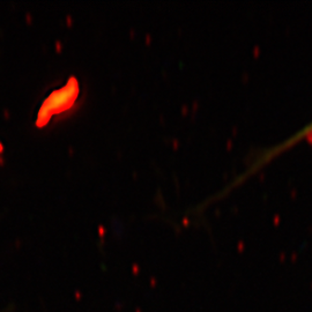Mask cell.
<instances>
[{
	"label": "cell",
	"instance_id": "obj_1",
	"mask_svg": "<svg viewBox=\"0 0 312 312\" xmlns=\"http://www.w3.org/2000/svg\"><path fill=\"white\" fill-rule=\"evenodd\" d=\"M312 138V120L306 124L304 127L299 128L297 132H295L294 134H291L290 136H288L287 139L282 140L281 142H279L278 144L273 146V147H269V148H266L264 149L261 153H259L256 157L253 159V161L248 164V167L245 169V171H243L239 176L237 177L231 184L229 185L225 190H224L223 194H225L227 192H229L231 189L236 187L240 185L245 179L250 178L251 176H253L256 172H258L260 169H263L266 165L268 164L272 160H274L275 157L280 156L282 153L287 152L290 148H293L295 144H299L302 141H306L309 139Z\"/></svg>",
	"mask_w": 312,
	"mask_h": 312
}]
</instances>
